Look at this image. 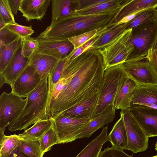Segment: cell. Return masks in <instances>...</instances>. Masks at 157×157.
I'll return each mask as SVG.
<instances>
[{"mask_svg":"<svg viewBox=\"0 0 157 157\" xmlns=\"http://www.w3.org/2000/svg\"><path fill=\"white\" fill-rule=\"evenodd\" d=\"M155 150L157 151V142H156V144H155Z\"/></svg>","mask_w":157,"mask_h":157,"instance_id":"cell-50","label":"cell"},{"mask_svg":"<svg viewBox=\"0 0 157 157\" xmlns=\"http://www.w3.org/2000/svg\"><path fill=\"white\" fill-rule=\"evenodd\" d=\"M6 83L5 79L2 76V75L0 73V89H1L2 87L3 86L4 84Z\"/></svg>","mask_w":157,"mask_h":157,"instance_id":"cell-45","label":"cell"},{"mask_svg":"<svg viewBox=\"0 0 157 157\" xmlns=\"http://www.w3.org/2000/svg\"><path fill=\"white\" fill-rule=\"evenodd\" d=\"M0 47L11 43L18 36L10 31L6 26L0 30Z\"/></svg>","mask_w":157,"mask_h":157,"instance_id":"cell-41","label":"cell"},{"mask_svg":"<svg viewBox=\"0 0 157 157\" xmlns=\"http://www.w3.org/2000/svg\"><path fill=\"white\" fill-rule=\"evenodd\" d=\"M52 123L51 117L45 120L36 123L22 133L18 135L23 138L33 140H39L50 128Z\"/></svg>","mask_w":157,"mask_h":157,"instance_id":"cell-27","label":"cell"},{"mask_svg":"<svg viewBox=\"0 0 157 157\" xmlns=\"http://www.w3.org/2000/svg\"><path fill=\"white\" fill-rule=\"evenodd\" d=\"M155 7L145 9L138 13L127 23L126 29H132L143 23L156 19Z\"/></svg>","mask_w":157,"mask_h":157,"instance_id":"cell-32","label":"cell"},{"mask_svg":"<svg viewBox=\"0 0 157 157\" xmlns=\"http://www.w3.org/2000/svg\"><path fill=\"white\" fill-rule=\"evenodd\" d=\"M11 10L14 15H16L19 10L21 0H8Z\"/></svg>","mask_w":157,"mask_h":157,"instance_id":"cell-42","label":"cell"},{"mask_svg":"<svg viewBox=\"0 0 157 157\" xmlns=\"http://www.w3.org/2000/svg\"><path fill=\"white\" fill-rule=\"evenodd\" d=\"M157 105V86H137L134 92L131 105Z\"/></svg>","mask_w":157,"mask_h":157,"instance_id":"cell-20","label":"cell"},{"mask_svg":"<svg viewBox=\"0 0 157 157\" xmlns=\"http://www.w3.org/2000/svg\"><path fill=\"white\" fill-rule=\"evenodd\" d=\"M151 48H152L155 49H157V36Z\"/></svg>","mask_w":157,"mask_h":157,"instance_id":"cell-47","label":"cell"},{"mask_svg":"<svg viewBox=\"0 0 157 157\" xmlns=\"http://www.w3.org/2000/svg\"><path fill=\"white\" fill-rule=\"evenodd\" d=\"M59 59L52 56L35 52L28 59L29 63L37 71L41 80L52 71Z\"/></svg>","mask_w":157,"mask_h":157,"instance_id":"cell-18","label":"cell"},{"mask_svg":"<svg viewBox=\"0 0 157 157\" xmlns=\"http://www.w3.org/2000/svg\"><path fill=\"white\" fill-rule=\"evenodd\" d=\"M146 106L157 109V105H147Z\"/></svg>","mask_w":157,"mask_h":157,"instance_id":"cell-48","label":"cell"},{"mask_svg":"<svg viewBox=\"0 0 157 157\" xmlns=\"http://www.w3.org/2000/svg\"><path fill=\"white\" fill-rule=\"evenodd\" d=\"M155 17L157 21V5L155 7Z\"/></svg>","mask_w":157,"mask_h":157,"instance_id":"cell-49","label":"cell"},{"mask_svg":"<svg viewBox=\"0 0 157 157\" xmlns=\"http://www.w3.org/2000/svg\"><path fill=\"white\" fill-rule=\"evenodd\" d=\"M127 0H103L102 2L91 6L73 10L70 15L91 14L116 10L123 7Z\"/></svg>","mask_w":157,"mask_h":157,"instance_id":"cell-21","label":"cell"},{"mask_svg":"<svg viewBox=\"0 0 157 157\" xmlns=\"http://www.w3.org/2000/svg\"><path fill=\"white\" fill-rule=\"evenodd\" d=\"M6 26L9 30L22 39L30 37L34 33L31 26H23L16 22L8 24Z\"/></svg>","mask_w":157,"mask_h":157,"instance_id":"cell-35","label":"cell"},{"mask_svg":"<svg viewBox=\"0 0 157 157\" xmlns=\"http://www.w3.org/2000/svg\"><path fill=\"white\" fill-rule=\"evenodd\" d=\"M29 64L28 59L23 56L21 48L3 71L0 73L4 78L6 83L11 86Z\"/></svg>","mask_w":157,"mask_h":157,"instance_id":"cell-15","label":"cell"},{"mask_svg":"<svg viewBox=\"0 0 157 157\" xmlns=\"http://www.w3.org/2000/svg\"><path fill=\"white\" fill-rule=\"evenodd\" d=\"M143 10H144L136 12L124 17L119 21L117 25H121L128 22L134 18L138 13Z\"/></svg>","mask_w":157,"mask_h":157,"instance_id":"cell-43","label":"cell"},{"mask_svg":"<svg viewBox=\"0 0 157 157\" xmlns=\"http://www.w3.org/2000/svg\"><path fill=\"white\" fill-rule=\"evenodd\" d=\"M19 147L24 153L30 157H43L44 155L39 140H33L21 138Z\"/></svg>","mask_w":157,"mask_h":157,"instance_id":"cell-29","label":"cell"},{"mask_svg":"<svg viewBox=\"0 0 157 157\" xmlns=\"http://www.w3.org/2000/svg\"><path fill=\"white\" fill-rule=\"evenodd\" d=\"M6 25L7 24L3 19L0 17V30L5 27Z\"/></svg>","mask_w":157,"mask_h":157,"instance_id":"cell-46","label":"cell"},{"mask_svg":"<svg viewBox=\"0 0 157 157\" xmlns=\"http://www.w3.org/2000/svg\"><path fill=\"white\" fill-rule=\"evenodd\" d=\"M122 7L94 14L69 15L51 23L36 38L38 39H68L91 31H101L111 24Z\"/></svg>","mask_w":157,"mask_h":157,"instance_id":"cell-2","label":"cell"},{"mask_svg":"<svg viewBox=\"0 0 157 157\" xmlns=\"http://www.w3.org/2000/svg\"><path fill=\"white\" fill-rule=\"evenodd\" d=\"M11 92L2 93L0 96V139L5 135L8 127L19 116L26 102L27 98Z\"/></svg>","mask_w":157,"mask_h":157,"instance_id":"cell-7","label":"cell"},{"mask_svg":"<svg viewBox=\"0 0 157 157\" xmlns=\"http://www.w3.org/2000/svg\"><path fill=\"white\" fill-rule=\"evenodd\" d=\"M132 29H126L122 33L98 50L103 60L104 70L126 61L134 50L129 41Z\"/></svg>","mask_w":157,"mask_h":157,"instance_id":"cell-5","label":"cell"},{"mask_svg":"<svg viewBox=\"0 0 157 157\" xmlns=\"http://www.w3.org/2000/svg\"><path fill=\"white\" fill-rule=\"evenodd\" d=\"M121 64L128 77L138 86H157V78L147 68L146 56L127 59Z\"/></svg>","mask_w":157,"mask_h":157,"instance_id":"cell-10","label":"cell"},{"mask_svg":"<svg viewBox=\"0 0 157 157\" xmlns=\"http://www.w3.org/2000/svg\"><path fill=\"white\" fill-rule=\"evenodd\" d=\"M52 22H55L70 14L72 11L71 0H52Z\"/></svg>","mask_w":157,"mask_h":157,"instance_id":"cell-28","label":"cell"},{"mask_svg":"<svg viewBox=\"0 0 157 157\" xmlns=\"http://www.w3.org/2000/svg\"><path fill=\"white\" fill-rule=\"evenodd\" d=\"M127 132V150L133 153L145 151L148 147V137L128 109L121 110Z\"/></svg>","mask_w":157,"mask_h":157,"instance_id":"cell-9","label":"cell"},{"mask_svg":"<svg viewBox=\"0 0 157 157\" xmlns=\"http://www.w3.org/2000/svg\"><path fill=\"white\" fill-rule=\"evenodd\" d=\"M8 0H0V17L7 24L16 22Z\"/></svg>","mask_w":157,"mask_h":157,"instance_id":"cell-37","label":"cell"},{"mask_svg":"<svg viewBox=\"0 0 157 157\" xmlns=\"http://www.w3.org/2000/svg\"><path fill=\"white\" fill-rule=\"evenodd\" d=\"M107 126L102 127L100 134L87 145L76 157H99L103 144L109 141Z\"/></svg>","mask_w":157,"mask_h":157,"instance_id":"cell-25","label":"cell"},{"mask_svg":"<svg viewBox=\"0 0 157 157\" xmlns=\"http://www.w3.org/2000/svg\"><path fill=\"white\" fill-rule=\"evenodd\" d=\"M136 84L128 77L120 86L114 99L113 108L115 110L128 109Z\"/></svg>","mask_w":157,"mask_h":157,"instance_id":"cell-16","label":"cell"},{"mask_svg":"<svg viewBox=\"0 0 157 157\" xmlns=\"http://www.w3.org/2000/svg\"><path fill=\"white\" fill-rule=\"evenodd\" d=\"M150 157H157V155Z\"/></svg>","mask_w":157,"mask_h":157,"instance_id":"cell-52","label":"cell"},{"mask_svg":"<svg viewBox=\"0 0 157 157\" xmlns=\"http://www.w3.org/2000/svg\"><path fill=\"white\" fill-rule=\"evenodd\" d=\"M157 5V0H127L111 24L116 25L122 18L127 15L155 7Z\"/></svg>","mask_w":157,"mask_h":157,"instance_id":"cell-22","label":"cell"},{"mask_svg":"<svg viewBox=\"0 0 157 157\" xmlns=\"http://www.w3.org/2000/svg\"><path fill=\"white\" fill-rule=\"evenodd\" d=\"M27 156L21 151L19 145L9 155L8 157H27Z\"/></svg>","mask_w":157,"mask_h":157,"instance_id":"cell-44","label":"cell"},{"mask_svg":"<svg viewBox=\"0 0 157 157\" xmlns=\"http://www.w3.org/2000/svg\"><path fill=\"white\" fill-rule=\"evenodd\" d=\"M157 36L156 19L132 29L129 41L133 45V51L127 59L146 56Z\"/></svg>","mask_w":157,"mask_h":157,"instance_id":"cell-6","label":"cell"},{"mask_svg":"<svg viewBox=\"0 0 157 157\" xmlns=\"http://www.w3.org/2000/svg\"><path fill=\"white\" fill-rule=\"evenodd\" d=\"M67 59L73 76L65 89L51 102L52 117L98 94L103 80L105 70L98 50L90 49L73 59Z\"/></svg>","mask_w":157,"mask_h":157,"instance_id":"cell-1","label":"cell"},{"mask_svg":"<svg viewBox=\"0 0 157 157\" xmlns=\"http://www.w3.org/2000/svg\"><path fill=\"white\" fill-rule=\"evenodd\" d=\"M99 93L83 101L60 114L77 119H92L97 104Z\"/></svg>","mask_w":157,"mask_h":157,"instance_id":"cell-17","label":"cell"},{"mask_svg":"<svg viewBox=\"0 0 157 157\" xmlns=\"http://www.w3.org/2000/svg\"><path fill=\"white\" fill-rule=\"evenodd\" d=\"M128 110L149 138L157 136V109L135 104Z\"/></svg>","mask_w":157,"mask_h":157,"instance_id":"cell-11","label":"cell"},{"mask_svg":"<svg viewBox=\"0 0 157 157\" xmlns=\"http://www.w3.org/2000/svg\"><path fill=\"white\" fill-rule=\"evenodd\" d=\"M127 23L112 25L103 29L100 33L98 40L91 49L99 50L122 33L127 29Z\"/></svg>","mask_w":157,"mask_h":157,"instance_id":"cell-24","label":"cell"},{"mask_svg":"<svg viewBox=\"0 0 157 157\" xmlns=\"http://www.w3.org/2000/svg\"><path fill=\"white\" fill-rule=\"evenodd\" d=\"M39 41V48L36 52L59 60L67 58L74 50L73 44L68 39H40Z\"/></svg>","mask_w":157,"mask_h":157,"instance_id":"cell-13","label":"cell"},{"mask_svg":"<svg viewBox=\"0 0 157 157\" xmlns=\"http://www.w3.org/2000/svg\"><path fill=\"white\" fill-rule=\"evenodd\" d=\"M108 136L112 147L127 150V136L122 114L121 112L120 118L115 124Z\"/></svg>","mask_w":157,"mask_h":157,"instance_id":"cell-23","label":"cell"},{"mask_svg":"<svg viewBox=\"0 0 157 157\" xmlns=\"http://www.w3.org/2000/svg\"><path fill=\"white\" fill-rule=\"evenodd\" d=\"M99 157H132L126 154L122 149L108 147L101 151Z\"/></svg>","mask_w":157,"mask_h":157,"instance_id":"cell-40","label":"cell"},{"mask_svg":"<svg viewBox=\"0 0 157 157\" xmlns=\"http://www.w3.org/2000/svg\"><path fill=\"white\" fill-rule=\"evenodd\" d=\"M100 32L95 37L92 38L77 48L74 49L67 56V59H73L86 51L91 49L94 44L98 40Z\"/></svg>","mask_w":157,"mask_h":157,"instance_id":"cell-39","label":"cell"},{"mask_svg":"<svg viewBox=\"0 0 157 157\" xmlns=\"http://www.w3.org/2000/svg\"><path fill=\"white\" fill-rule=\"evenodd\" d=\"M51 0H21L19 10L27 21L41 20L46 15Z\"/></svg>","mask_w":157,"mask_h":157,"instance_id":"cell-14","label":"cell"},{"mask_svg":"<svg viewBox=\"0 0 157 157\" xmlns=\"http://www.w3.org/2000/svg\"><path fill=\"white\" fill-rule=\"evenodd\" d=\"M41 80L36 70L29 64L11 86V92L23 98H26Z\"/></svg>","mask_w":157,"mask_h":157,"instance_id":"cell-12","label":"cell"},{"mask_svg":"<svg viewBox=\"0 0 157 157\" xmlns=\"http://www.w3.org/2000/svg\"><path fill=\"white\" fill-rule=\"evenodd\" d=\"M22 39L18 36L13 41L0 47V73H2L15 54L21 48Z\"/></svg>","mask_w":157,"mask_h":157,"instance_id":"cell-26","label":"cell"},{"mask_svg":"<svg viewBox=\"0 0 157 157\" xmlns=\"http://www.w3.org/2000/svg\"><path fill=\"white\" fill-rule=\"evenodd\" d=\"M128 78L121 63L105 71L97 104L92 119L99 116L108 106L113 105L120 86Z\"/></svg>","mask_w":157,"mask_h":157,"instance_id":"cell-4","label":"cell"},{"mask_svg":"<svg viewBox=\"0 0 157 157\" xmlns=\"http://www.w3.org/2000/svg\"><path fill=\"white\" fill-rule=\"evenodd\" d=\"M21 52L23 56L29 59L38 49L39 39L29 37L22 39Z\"/></svg>","mask_w":157,"mask_h":157,"instance_id":"cell-34","label":"cell"},{"mask_svg":"<svg viewBox=\"0 0 157 157\" xmlns=\"http://www.w3.org/2000/svg\"><path fill=\"white\" fill-rule=\"evenodd\" d=\"M52 126L39 140L40 147L44 154L49 151L53 145L59 144V138L52 117Z\"/></svg>","mask_w":157,"mask_h":157,"instance_id":"cell-30","label":"cell"},{"mask_svg":"<svg viewBox=\"0 0 157 157\" xmlns=\"http://www.w3.org/2000/svg\"><path fill=\"white\" fill-rule=\"evenodd\" d=\"M66 58L58 60L54 68L48 75V84L49 92L52 96L55 85L60 79Z\"/></svg>","mask_w":157,"mask_h":157,"instance_id":"cell-33","label":"cell"},{"mask_svg":"<svg viewBox=\"0 0 157 157\" xmlns=\"http://www.w3.org/2000/svg\"><path fill=\"white\" fill-rule=\"evenodd\" d=\"M101 30L91 31L72 37L68 40L73 44L74 49H75L90 39L95 37Z\"/></svg>","mask_w":157,"mask_h":157,"instance_id":"cell-36","label":"cell"},{"mask_svg":"<svg viewBox=\"0 0 157 157\" xmlns=\"http://www.w3.org/2000/svg\"><path fill=\"white\" fill-rule=\"evenodd\" d=\"M48 75L45 76L37 87L28 95L21 113L8 126L9 131L25 130L30 126L50 117L52 97L48 91Z\"/></svg>","mask_w":157,"mask_h":157,"instance_id":"cell-3","label":"cell"},{"mask_svg":"<svg viewBox=\"0 0 157 157\" xmlns=\"http://www.w3.org/2000/svg\"><path fill=\"white\" fill-rule=\"evenodd\" d=\"M146 58L148 69L157 79V49L151 48L148 51Z\"/></svg>","mask_w":157,"mask_h":157,"instance_id":"cell-38","label":"cell"},{"mask_svg":"<svg viewBox=\"0 0 157 157\" xmlns=\"http://www.w3.org/2000/svg\"><path fill=\"white\" fill-rule=\"evenodd\" d=\"M59 139V144L71 142L77 139L91 119H77L59 114L52 117Z\"/></svg>","mask_w":157,"mask_h":157,"instance_id":"cell-8","label":"cell"},{"mask_svg":"<svg viewBox=\"0 0 157 157\" xmlns=\"http://www.w3.org/2000/svg\"><path fill=\"white\" fill-rule=\"evenodd\" d=\"M116 110L113 108V105L108 106L100 115L91 119L87 126L78 136L77 139L89 138L97 130L112 122L115 118Z\"/></svg>","mask_w":157,"mask_h":157,"instance_id":"cell-19","label":"cell"},{"mask_svg":"<svg viewBox=\"0 0 157 157\" xmlns=\"http://www.w3.org/2000/svg\"><path fill=\"white\" fill-rule=\"evenodd\" d=\"M9 155H3L1 156H0V157H8Z\"/></svg>","mask_w":157,"mask_h":157,"instance_id":"cell-51","label":"cell"},{"mask_svg":"<svg viewBox=\"0 0 157 157\" xmlns=\"http://www.w3.org/2000/svg\"><path fill=\"white\" fill-rule=\"evenodd\" d=\"M21 138L18 135H5L0 139V156L9 155L20 144Z\"/></svg>","mask_w":157,"mask_h":157,"instance_id":"cell-31","label":"cell"}]
</instances>
